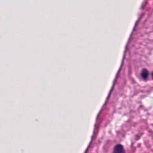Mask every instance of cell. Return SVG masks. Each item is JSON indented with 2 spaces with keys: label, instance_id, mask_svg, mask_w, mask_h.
I'll return each instance as SVG.
<instances>
[{
  "label": "cell",
  "instance_id": "obj_1",
  "mask_svg": "<svg viewBox=\"0 0 153 153\" xmlns=\"http://www.w3.org/2000/svg\"><path fill=\"white\" fill-rule=\"evenodd\" d=\"M113 153H126L123 146L121 144H117L114 148Z\"/></svg>",
  "mask_w": 153,
  "mask_h": 153
},
{
  "label": "cell",
  "instance_id": "obj_2",
  "mask_svg": "<svg viewBox=\"0 0 153 153\" xmlns=\"http://www.w3.org/2000/svg\"><path fill=\"white\" fill-rule=\"evenodd\" d=\"M141 75V76H142V78L143 79L146 80V79H147L148 76L149 75V73H148V71L147 70L144 69V70H143L142 71Z\"/></svg>",
  "mask_w": 153,
  "mask_h": 153
},
{
  "label": "cell",
  "instance_id": "obj_3",
  "mask_svg": "<svg viewBox=\"0 0 153 153\" xmlns=\"http://www.w3.org/2000/svg\"><path fill=\"white\" fill-rule=\"evenodd\" d=\"M152 79H153V72H152Z\"/></svg>",
  "mask_w": 153,
  "mask_h": 153
}]
</instances>
